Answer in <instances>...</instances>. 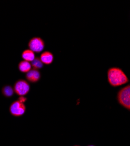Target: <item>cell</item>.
<instances>
[{
	"instance_id": "cell-1",
	"label": "cell",
	"mask_w": 130,
	"mask_h": 146,
	"mask_svg": "<svg viewBox=\"0 0 130 146\" xmlns=\"http://www.w3.org/2000/svg\"><path fill=\"white\" fill-rule=\"evenodd\" d=\"M109 83L113 87H120L129 82L124 72L119 67H111L107 71Z\"/></svg>"
},
{
	"instance_id": "cell-12",
	"label": "cell",
	"mask_w": 130,
	"mask_h": 146,
	"mask_svg": "<svg viewBox=\"0 0 130 146\" xmlns=\"http://www.w3.org/2000/svg\"><path fill=\"white\" fill-rule=\"evenodd\" d=\"M18 100L19 102H22V103H23V104H24L25 102H27V98H26V97L23 96H19V98H18Z\"/></svg>"
},
{
	"instance_id": "cell-13",
	"label": "cell",
	"mask_w": 130,
	"mask_h": 146,
	"mask_svg": "<svg viewBox=\"0 0 130 146\" xmlns=\"http://www.w3.org/2000/svg\"><path fill=\"white\" fill-rule=\"evenodd\" d=\"M88 146H95V145H88Z\"/></svg>"
},
{
	"instance_id": "cell-7",
	"label": "cell",
	"mask_w": 130,
	"mask_h": 146,
	"mask_svg": "<svg viewBox=\"0 0 130 146\" xmlns=\"http://www.w3.org/2000/svg\"><path fill=\"white\" fill-rule=\"evenodd\" d=\"M39 58L43 64L46 65L51 64L54 60V56L53 53L49 51H46L43 52L41 54Z\"/></svg>"
},
{
	"instance_id": "cell-14",
	"label": "cell",
	"mask_w": 130,
	"mask_h": 146,
	"mask_svg": "<svg viewBox=\"0 0 130 146\" xmlns=\"http://www.w3.org/2000/svg\"><path fill=\"white\" fill-rule=\"evenodd\" d=\"M74 146H80V145H74Z\"/></svg>"
},
{
	"instance_id": "cell-9",
	"label": "cell",
	"mask_w": 130,
	"mask_h": 146,
	"mask_svg": "<svg viewBox=\"0 0 130 146\" xmlns=\"http://www.w3.org/2000/svg\"><path fill=\"white\" fill-rule=\"evenodd\" d=\"M2 94L6 98H11L13 96L15 93L14 87H12L10 85H6L4 86L1 90Z\"/></svg>"
},
{
	"instance_id": "cell-2",
	"label": "cell",
	"mask_w": 130,
	"mask_h": 146,
	"mask_svg": "<svg viewBox=\"0 0 130 146\" xmlns=\"http://www.w3.org/2000/svg\"><path fill=\"white\" fill-rule=\"evenodd\" d=\"M117 99L120 105L130 111V84L118 92Z\"/></svg>"
},
{
	"instance_id": "cell-11",
	"label": "cell",
	"mask_w": 130,
	"mask_h": 146,
	"mask_svg": "<svg viewBox=\"0 0 130 146\" xmlns=\"http://www.w3.org/2000/svg\"><path fill=\"white\" fill-rule=\"evenodd\" d=\"M32 67L34 69H37V70H39L41 69L43 67V64L42 62V61L41 60L40 58L38 57H35V59L32 61V62H31Z\"/></svg>"
},
{
	"instance_id": "cell-4",
	"label": "cell",
	"mask_w": 130,
	"mask_h": 146,
	"mask_svg": "<svg viewBox=\"0 0 130 146\" xmlns=\"http://www.w3.org/2000/svg\"><path fill=\"white\" fill-rule=\"evenodd\" d=\"M27 108L24 104L19 102L18 100L12 103L9 108L10 114L14 117H21L26 112Z\"/></svg>"
},
{
	"instance_id": "cell-10",
	"label": "cell",
	"mask_w": 130,
	"mask_h": 146,
	"mask_svg": "<svg viewBox=\"0 0 130 146\" xmlns=\"http://www.w3.org/2000/svg\"><path fill=\"white\" fill-rule=\"evenodd\" d=\"M21 57L23 60L27 61V62L30 63L32 62L35 58L36 57L35 55V53L30 49H27L23 51L21 54Z\"/></svg>"
},
{
	"instance_id": "cell-6",
	"label": "cell",
	"mask_w": 130,
	"mask_h": 146,
	"mask_svg": "<svg viewBox=\"0 0 130 146\" xmlns=\"http://www.w3.org/2000/svg\"><path fill=\"white\" fill-rule=\"evenodd\" d=\"M25 78L27 81L29 82L37 83L40 80L41 74L39 70L32 68L29 72L26 73Z\"/></svg>"
},
{
	"instance_id": "cell-5",
	"label": "cell",
	"mask_w": 130,
	"mask_h": 146,
	"mask_svg": "<svg viewBox=\"0 0 130 146\" xmlns=\"http://www.w3.org/2000/svg\"><path fill=\"white\" fill-rule=\"evenodd\" d=\"M29 49L34 53H39L45 48V44L44 40L40 37H33L31 38L28 44Z\"/></svg>"
},
{
	"instance_id": "cell-8",
	"label": "cell",
	"mask_w": 130,
	"mask_h": 146,
	"mask_svg": "<svg viewBox=\"0 0 130 146\" xmlns=\"http://www.w3.org/2000/svg\"><path fill=\"white\" fill-rule=\"evenodd\" d=\"M18 67L19 71L21 72L27 73L32 69V65L30 62H27V61L22 60L19 63Z\"/></svg>"
},
{
	"instance_id": "cell-3",
	"label": "cell",
	"mask_w": 130,
	"mask_h": 146,
	"mask_svg": "<svg viewBox=\"0 0 130 146\" xmlns=\"http://www.w3.org/2000/svg\"><path fill=\"white\" fill-rule=\"evenodd\" d=\"M31 87L28 81L20 79L17 80L14 85V90L15 93L19 96H25L30 91Z\"/></svg>"
}]
</instances>
